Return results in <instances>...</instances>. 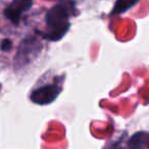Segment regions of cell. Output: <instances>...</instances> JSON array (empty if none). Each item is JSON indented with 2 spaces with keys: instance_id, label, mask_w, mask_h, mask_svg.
Instances as JSON below:
<instances>
[{
  "instance_id": "6da1fadb",
  "label": "cell",
  "mask_w": 149,
  "mask_h": 149,
  "mask_svg": "<svg viewBox=\"0 0 149 149\" xmlns=\"http://www.w3.org/2000/svg\"><path fill=\"white\" fill-rule=\"evenodd\" d=\"M76 15V3L72 0H64L52 6L45 17L46 30L42 38L48 41H58L70 30V17Z\"/></svg>"
},
{
  "instance_id": "7a4b0ae2",
  "label": "cell",
  "mask_w": 149,
  "mask_h": 149,
  "mask_svg": "<svg viewBox=\"0 0 149 149\" xmlns=\"http://www.w3.org/2000/svg\"><path fill=\"white\" fill-rule=\"evenodd\" d=\"M42 49H43V44L37 38H25L19 45L17 53H15V59H13L15 68L22 70L28 64H30L38 57V55L41 53Z\"/></svg>"
},
{
  "instance_id": "3957f363",
  "label": "cell",
  "mask_w": 149,
  "mask_h": 149,
  "mask_svg": "<svg viewBox=\"0 0 149 149\" xmlns=\"http://www.w3.org/2000/svg\"><path fill=\"white\" fill-rule=\"evenodd\" d=\"M61 92V86L57 83L46 84L44 86L35 89L31 93L32 102L39 105H47L53 102Z\"/></svg>"
},
{
  "instance_id": "277c9868",
  "label": "cell",
  "mask_w": 149,
  "mask_h": 149,
  "mask_svg": "<svg viewBox=\"0 0 149 149\" xmlns=\"http://www.w3.org/2000/svg\"><path fill=\"white\" fill-rule=\"evenodd\" d=\"M34 0H13L3 10V15L13 25L17 26L21 22L23 13L30 10Z\"/></svg>"
},
{
  "instance_id": "5b68a950",
  "label": "cell",
  "mask_w": 149,
  "mask_h": 149,
  "mask_svg": "<svg viewBox=\"0 0 149 149\" xmlns=\"http://www.w3.org/2000/svg\"><path fill=\"white\" fill-rule=\"evenodd\" d=\"M130 149H147L148 148V133L137 132L130 138L128 142Z\"/></svg>"
},
{
  "instance_id": "8992f818",
  "label": "cell",
  "mask_w": 149,
  "mask_h": 149,
  "mask_svg": "<svg viewBox=\"0 0 149 149\" xmlns=\"http://www.w3.org/2000/svg\"><path fill=\"white\" fill-rule=\"evenodd\" d=\"M138 2L139 0H116V2L114 3V6L112 8V11L110 13V15H120V13H125V11L132 8L133 6H135Z\"/></svg>"
},
{
  "instance_id": "52a82bcc",
  "label": "cell",
  "mask_w": 149,
  "mask_h": 149,
  "mask_svg": "<svg viewBox=\"0 0 149 149\" xmlns=\"http://www.w3.org/2000/svg\"><path fill=\"white\" fill-rule=\"evenodd\" d=\"M13 48V42L9 39H3L0 43V49L4 52H7L9 50H11Z\"/></svg>"
},
{
  "instance_id": "ba28073f",
  "label": "cell",
  "mask_w": 149,
  "mask_h": 149,
  "mask_svg": "<svg viewBox=\"0 0 149 149\" xmlns=\"http://www.w3.org/2000/svg\"><path fill=\"white\" fill-rule=\"evenodd\" d=\"M116 149H125V148H116Z\"/></svg>"
}]
</instances>
